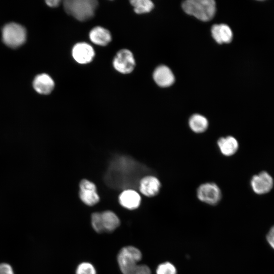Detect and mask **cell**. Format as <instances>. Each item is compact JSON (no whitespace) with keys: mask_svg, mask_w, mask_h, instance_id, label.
Returning a JSON list of instances; mask_svg holds the SVG:
<instances>
[{"mask_svg":"<svg viewBox=\"0 0 274 274\" xmlns=\"http://www.w3.org/2000/svg\"><path fill=\"white\" fill-rule=\"evenodd\" d=\"M142 257L141 252L133 246L123 247L119 251L117 261L123 274H151L150 268L145 264H139Z\"/></svg>","mask_w":274,"mask_h":274,"instance_id":"1","label":"cell"},{"mask_svg":"<svg viewBox=\"0 0 274 274\" xmlns=\"http://www.w3.org/2000/svg\"><path fill=\"white\" fill-rule=\"evenodd\" d=\"M63 5L68 15L79 21H85L93 17L98 2L96 0H65Z\"/></svg>","mask_w":274,"mask_h":274,"instance_id":"2","label":"cell"},{"mask_svg":"<svg viewBox=\"0 0 274 274\" xmlns=\"http://www.w3.org/2000/svg\"><path fill=\"white\" fill-rule=\"evenodd\" d=\"M186 13L203 21H208L214 16L216 3L213 0H187L182 4Z\"/></svg>","mask_w":274,"mask_h":274,"instance_id":"3","label":"cell"},{"mask_svg":"<svg viewBox=\"0 0 274 274\" xmlns=\"http://www.w3.org/2000/svg\"><path fill=\"white\" fill-rule=\"evenodd\" d=\"M91 219L93 228L98 233L114 231L120 224L118 216L111 211L94 213Z\"/></svg>","mask_w":274,"mask_h":274,"instance_id":"4","label":"cell"},{"mask_svg":"<svg viewBox=\"0 0 274 274\" xmlns=\"http://www.w3.org/2000/svg\"><path fill=\"white\" fill-rule=\"evenodd\" d=\"M26 38V30L19 24L11 22L5 25L2 29V40L11 48L20 46L25 42Z\"/></svg>","mask_w":274,"mask_h":274,"instance_id":"5","label":"cell"},{"mask_svg":"<svg viewBox=\"0 0 274 274\" xmlns=\"http://www.w3.org/2000/svg\"><path fill=\"white\" fill-rule=\"evenodd\" d=\"M196 196L201 202L215 206L221 200L222 192L220 187L216 183L206 182L198 186L196 190Z\"/></svg>","mask_w":274,"mask_h":274,"instance_id":"6","label":"cell"},{"mask_svg":"<svg viewBox=\"0 0 274 274\" xmlns=\"http://www.w3.org/2000/svg\"><path fill=\"white\" fill-rule=\"evenodd\" d=\"M113 65L114 68L120 73L127 74L131 73L135 65L132 52L126 49L120 50L115 56Z\"/></svg>","mask_w":274,"mask_h":274,"instance_id":"7","label":"cell"},{"mask_svg":"<svg viewBox=\"0 0 274 274\" xmlns=\"http://www.w3.org/2000/svg\"><path fill=\"white\" fill-rule=\"evenodd\" d=\"M79 196L86 205L92 206L99 200L95 184L89 180H82L80 183Z\"/></svg>","mask_w":274,"mask_h":274,"instance_id":"8","label":"cell"},{"mask_svg":"<svg viewBox=\"0 0 274 274\" xmlns=\"http://www.w3.org/2000/svg\"><path fill=\"white\" fill-rule=\"evenodd\" d=\"M72 54L73 58L78 63L87 64L93 60L95 52L91 45L85 42H80L74 46Z\"/></svg>","mask_w":274,"mask_h":274,"instance_id":"9","label":"cell"},{"mask_svg":"<svg viewBox=\"0 0 274 274\" xmlns=\"http://www.w3.org/2000/svg\"><path fill=\"white\" fill-rule=\"evenodd\" d=\"M273 184L272 177L266 172L254 175L251 181L253 190L258 194L268 192L272 189Z\"/></svg>","mask_w":274,"mask_h":274,"instance_id":"10","label":"cell"},{"mask_svg":"<svg viewBox=\"0 0 274 274\" xmlns=\"http://www.w3.org/2000/svg\"><path fill=\"white\" fill-rule=\"evenodd\" d=\"M161 182L154 176L148 175L143 177L140 181L139 188L144 195L151 197L157 195L161 188Z\"/></svg>","mask_w":274,"mask_h":274,"instance_id":"11","label":"cell"},{"mask_svg":"<svg viewBox=\"0 0 274 274\" xmlns=\"http://www.w3.org/2000/svg\"><path fill=\"white\" fill-rule=\"evenodd\" d=\"M153 77L156 83L162 87L170 86L175 82V77L173 72L169 67L163 65L155 68Z\"/></svg>","mask_w":274,"mask_h":274,"instance_id":"12","label":"cell"},{"mask_svg":"<svg viewBox=\"0 0 274 274\" xmlns=\"http://www.w3.org/2000/svg\"><path fill=\"white\" fill-rule=\"evenodd\" d=\"M32 85L36 92L46 95L52 91L55 84L53 80L49 75L43 73L37 75L34 78Z\"/></svg>","mask_w":274,"mask_h":274,"instance_id":"13","label":"cell"},{"mask_svg":"<svg viewBox=\"0 0 274 274\" xmlns=\"http://www.w3.org/2000/svg\"><path fill=\"white\" fill-rule=\"evenodd\" d=\"M120 204L128 210L137 209L141 202V197L138 192L133 189L124 190L119 196Z\"/></svg>","mask_w":274,"mask_h":274,"instance_id":"14","label":"cell"},{"mask_svg":"<svg viewBox=\"0 0 274 274\" xmlns=\"http://www.w3.org/2000/svg\"><path fill=\"white\" fill-rule=\"evenodd\" d=\"M217 144L221 154L227 157L234 155L238 149V141L231 135L219 138Z\"/></svg>","mask_w":274,"mask_h":274,"instance_id":"15","label":"cell"},{"mask_svg":"<svg viewBox=\"0 0 274 274\" xmlns=\"http://www.w3.org/2000/svg\"><path fill=\"white\" fill-rule=\"evenodd\" d=\"M212 35L218 43H229L232 39V32L229 26L225 24H214L211 28Z\"/></svg>","mask_w":274,"mask_h":274,"instance_id":"16","label":"cell"},{"mask_svg":"<svg viewBox=\"0 0 274 274\" xmlns=\"http://www.w3.org/2000/svg\"><path fill=\"white\" fill-rule=\"evenodd\" d=\"M89 39L94 44L105 46L111 41L112 36L107 29L101 26H96L90 30Z\"/></svg>","mask_w":274,"mask_h":274,"instance_id":"17","label":"cell"},{"mask_svg":"<svg viewBox=\"0 0 274 274\" xmlns=\"http://www.w3.org/2000/svg\"><path fill=\"white\" fill-rule=\"evenodd\" d=\"M188 125L194 133H202L208 129L209 121L204 116L199 114H194L189 119Z\"/></svg>","mask_w":274,"mask_h":274,"instance_id":"18","label":"cell"},{"mask_svg":"<svg viewBox=\"0 0 274 274\" xmlns=\"http://www.w3.org/2000/svg\"><path fill=\"white\" fill-rule=\"evenodd\" d=\"M130 3L138 14L150 12L154 8V4L150 0H132Z\"/></svg>","mask_w":274,"mask_h":274,"instance_id":"19","label":"cell"},{"mask_svg":"<svg viewBox=\"0 0 274 274\" xmlns=\"http://www.w3.org/2000/svg\"><path fill=\"white\" fill-rule=\"evenodd\" d=\"M156 274H177V271L174 264L169 262L160 264L156 269Z\"/></svg>","mask_w":274,"mask_h":274,"instance_id":"20","label":"cell"},{"mask_svg":"<svg viewBox=\"0 0 274 274\" xmlns=\"http://www.w3.org/2000/svg\"><path fill=\"white\" fill-rule=\"evenodd\" d=\"M76 274H96V271L92 264L85 262L78 266Z\"/></svg>","mask_w":274,"mask_h":274,"instance_id":"21","label":"cell"},{"mask_svg":"<svg viewBox=\"0 0 274 274\" xmlns=\"http://www.w3.org/2000/svg\"><path fill=\"white\" fill-rule=\"evenodd\" d=\"M266 240L270 246L274 249V225L269 230L266 235Z\"/></svg>","mask_w":274,"mask_h":274,"instance_id":"22","label":"cell"},{"mask_svg":"<svg viewBox=\"0 0 274 274\" xmlns=\"http://www.w3.org/2000/svg\"><path fill=\"white\" fill-rule=\"evenodd\" d=\"M0 274H14L12 268L8 264H0Z\"/></svg>","mask_w":274,"mask_h":274,"instance_id":"23","label":"cell"},{"mask_svg":"<svg viewBox=\"0 0 274 274\" xmlns=\"http://www.w3.org/2000/svg\"><path fill=\"white\" fill-rule=\"evenodd\" d=\"M61 1L60 0H48L46 1V4L49 7L54 8L57 7Z\"/></svg>","mask_w":274,"mask_h":274,"instance_id":"24","label":"cell"}]
</instances>
